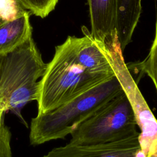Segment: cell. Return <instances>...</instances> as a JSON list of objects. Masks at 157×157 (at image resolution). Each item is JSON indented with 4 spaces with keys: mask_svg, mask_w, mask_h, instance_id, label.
Instances as JSON below:
<instances>
[{
    "mask_svg": "<svg viewBox=\"0 0 157 157\" xmlns=\"http://www.w3.org/2000/svg\"><path fill=\"white\" fill-rule=\"evenodd\" d=\"M75 38L68 36L57 45L47 64L39 80L37 114L53 110L113 77L92 70L78 58Z\"/></svg>",
    "mask_w": 157,
    "mask_h": 157,
    "instance_id": "obj_1",
    "label": "cell"
},
{
    "mask_svg": "<svg viewBox=\"0 0 157 157\" xmlns=\"http://www.w3.org/2000/svg\"><path fill=\"white\" fill-rule=\"evenodd\" d=\"M46 67L32 37L0 55V110L12 112L28 126L21 110L28 102L37 100L38 80Z\"/></svg>",
    "mask_w": 157,
    "mask_h": 157,
    "instance_id": "obj_2",
    "label": "cell"
},
{
    "mask_svg": "<svg viewBox=\"0 0 157 157\" xmlns=\"http://www.w3.org/2000/svg\"><path fill=\"white\" fill-rule=\"evenodd\" d=\"M123 91L116 76L71 101L32 118L29 142L38 145L64 139L111 98Z\"/></svg>",
    "mask_w": 157,
    "mask_h": 157,
    "instance_id": "obj_3",
    "label": "cell"
},
{
    "mask_svg": "<svg viewBox=\"0 0 157 157\" xmlns=\"http://www.w3.org/2000/svg\"><path fill=\"white\" fill-rule=\"evenodd\" d=\"M137 121L123 90L80 123L71 134V143L91 145L124 139L138 132Z\"/></svg>",
    "mask_w": 157,
    "mask_h": 157,
    "instance_id": "obj_4",
    "label": "cell"
},
{
    "mask_svg": "<svg viewBox=\"0 0 157 157\" xmlns=\"http://www.w3.org/2000/svg\"><path fill=\"white\" fill-rule=\"evenodd\" d=\"M102 45L115 76L130 102L140 130L139 136L140 150L136 157H157V119L124 62L117 33L106 38Z\"/></svg>",
    "mask_w": 157,
    "mask_h": 157,
    "instance_id": "obj_5",
    "label": "cell"
},
{
    "mask_svg": "<svg viewBox=\"0 0 157 157\" xmlns=\"http://www.w3.org/2000/svg\"><path fill=\"white\" fill-rule=\"evenodd\" d=\"M139 132L120 140L101 144L69 142L55 148L43 157H136L140 150Z\"/></svg>",
    "mask_w": 157,
    "mask_h": 157,
    "instance_id": "obj_6",
    "label": "cell"
},
{
    "mask_svg": "<svg viewBox=\"0 0 157 157\" xmlns=\"http://www.w3.org/2000/svg\"><path fill=\"white\" fill-rule=\"evenodd\" d=\"M90 22L91 34L98 42L114 34L116 31L117 0H87Z\"/></svg>",
    "mask_w": 157,
    "mask_h": 157,
    "instance_id": "obj_7",
    "label": "cell"
},
{
    "mask_svg": "<svg viewBox=\"0 0 157 157\" xmlns=\"http://www.w3.org/2000/svg\"><path fill=\"white\" fill-rule=\"evenodd\" d=\"M31 37L32 28L27 11L13 19H0V55L12 51Z\"/></svg>",
    "mask_w": 157,
    "mask_h": 157,
    "instance_id": "obj_8",
    "label": "cell"
},
{
    "mask_svg": "<svg viewBox=\"0 0 157 157\" xmlns=\"http://www.w3.org/2000/svg\"><path fill=\"white\" fill-rule=\"evenodd\" d=\"M142 0H117L116 31L123 51L131 40L142 10Z\"/></svg>",
    "mask_w": 157,
    "mask_h": 157,
    "instance_id": "obj_9",
    "label": "cell"
},
{
    "mask_svg": "<svg viewBox=\"0 0 157 157\" xmlns=\"http://www.w3.org/2000/svg\"><path fill=\"white\" fill-rule=\"evenodd\" d=\"M131 67H136L141 73L147 74L151 79L157 91V20L155 36L148 55L142 61L132 64Z\"/></svg>",
    "mask_w": 157,
    "mask_h": 157,
    "instance_id": "obj_10",
    "label": "cell"
},
{
    "mask_svg": "<svg viewBox=\"0 0 157 157\" xmlns=\"http://www.w3.org/2000/svg\"><path fill=\"white\" fill-rule=\"evenodd\" d=\"M21 6L33 15L46 17L55 7L58 0H18Z\"/></svg>",
    "mask_w": 157,
    "mask_h": 157,
    "instance_id": "obj_11",
    "label": "cell"
},
{
    "mask_svg": "<svg viewBox=\"0 0 157 157\" xmlns=\"http://www.w3.org/2000/svg\"><path fill=\"white\" fill-rule=\"evenodd\" d=\"M11 133L5 125L4 116L0 118V157H12Z\"/></svg>",
    "mask_w": 157,
    "mask_h": 157,
    "instance_id": "obj_12",
    "label": "cell"
},
{
    "mask_svg": "<svg viewBox=\"0 0 157 157\" xmlns=\"http://www.w3.org/2000/svg\"><path fill=\"white\" fill-rule=\"evenodd\" d=\"M4 112H2V111H1L0 110V118L2 117H3V116H4Z\"/></svg>",
    "mask_w": 157,
    "mask_h": 157,
    "instance_id": "obj_13",
    "label": "cell"
}]
</instances>
